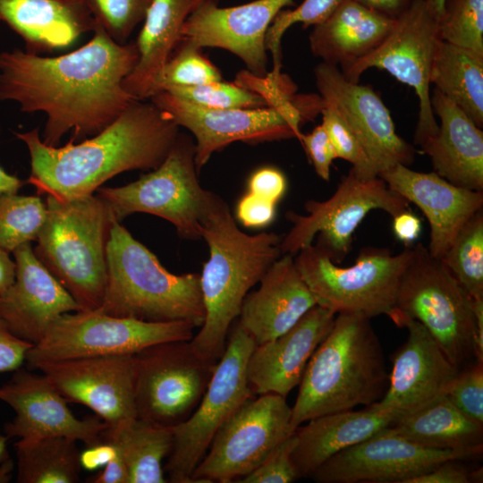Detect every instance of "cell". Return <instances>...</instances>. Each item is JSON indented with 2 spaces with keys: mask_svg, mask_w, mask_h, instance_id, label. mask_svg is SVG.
<instances>
[{
  "mask_svg": "<svg viewBox=\"0 0 483 483\" xmlns=\"http://www.w3.org/2000/svg\"><path fill=\"white\" fill-rule=\"evenodd\" d=\"M138 59L135 42L119 44L96 22L91 39L66 55L1 53L0 100L44 113L45 144L58 146L69 131L75 141L100 132L137 100L123 82Z\"/></svg>",
  "mask_w": 483,
  "mask_h": 483,
  "instance_id": "cell-1",
  "label": "cell"
},
{
  "mask_svg": "<svg viewBox=\"0 0 483 483\" xmlns=\"http://www.w3.org/2000/svg\"><path fill=\"white\" fill-rule=\"evenodd\" d=\"M179 126L151 101L135 100L90 139L45 144L38 129L14 132L30 157L28 183L38 195L69 200L92 195L107 180L131 170H154L166 157Z\"/></svg>",
  "mask_w": 483,
  "mask_h": 483,
  "instance_id": "cell-2",
  "label": "cell"
},
{
  "mask_svg": "<svg viewBox=\"0 0 483 483\" xmlns=\"http://www.w3.org/2000/svg\"><path fill=\"white\" fill-rule=\"evenodd\" d=\"M201 238L209 248L199 275L205 319L190 342L199 354L218 361L244 298L280 258L281 238L275 233L242 232L221 198L203 221Z\"/></svg>",
  "mask_w": 483,
  "mask_h": 483,
  "instance_id": "cell-3",
  "label": "cell"
},
{
  "mask_svg": "<svg viewBox=\"0 0 483 483\" xmlns=\"http://www.w3.org/2000/svg\"><path fill=\"white\" fill-rule=\"evenodd\" d=\"M388 376L370 318L337 313L299 384L292 407V428L322 415L378 402L386 391Z\"/></svg>",
  "mask_w": 483,
  "mask_h": 483,
  "instance_id": "cell-4",
  "label": "cell"
},
{
  "mask_svg": "<svg viewBox=\"0 0 483 483\" xmlns=\"http://www.w3.org/2000/svg\"><path fill=\"white\" fill-rule=\"evenodd\" d=\"M106 262L107 282L99 311L148 322L182 320L202 326L199 275L169 272L117 221L111 228Z\"/></svg>",
  "mask_w": 483,
  "mask_h": 483,
  "instance_id": "cell-5",
  "label": "cell"
},
{
  "mask_svg": "<svg viewBox=\"0 0 483 483\" xmlns=\"http://www.w3.org/2000/svg\"><path fill=\"white\" fill-rule=\"evenodd\" d=\"M47 216L33 251L81 310L98 309L107 282L106 246L115 220L97 194L46 198Z\"/></svg>",
  "mask_w": 483,
  "mask_h": 483,
  "instance_id": "cell-6",
  "label": "cell"
},
{
  "mask_svg": "<svg viewBox=\"0 0 483 483\" xmlns=\"http://www.w3.org/2000/svg\"><path fill=\"white\" fill-rule=\"evenodd\" d=\"M391 319L399 327L406 319L419 321L459 370L475 358L473 299L420 242L411 246Z\"/></svg>",
  "mask_w": 483,
  "mask_h": 483,
  "instance_id": "cell-7",
  "label": "cell"
},
{
  "mask_svg": "<svg viewBox=\"0 0 483 483\" xmlns=\"http://www.w3.org/2000/svg\"><path fill=\"white\" fill-rule=\"evenodd\" d=\"M149 99L179 127L193 134L198 171L213 153L235 141L299 140L302 123L313 120L323 107L319 95H292L267 106L223 110L194 106L167 91Z\"/></svg>",
  "mask_w": 483,
  "mask_h": 483,
  "instance_id": "cell-8",
  "label": "cell"
},
{
  "mask_svg": "<svg viewBox=\"0 0 483 483\" xmlns=\"http://www.w3.org/2000/svg\"><path fill=\"white\" fill-rule=\"evenodd\" d=\"M195 152V142L179 133L158 167L123 186L100 187L97 195L119 223L131 214L146 213L170 222L182 238H201L203 221L220 197L201 187Z\"/></svg>",
  "mask_w": 483,
  "mask_h": 483,
  "instance_id": "cell-9",
  "label": "cell"
},
{
  "mask_svg": "<svg viewBox=\"0 0 483 483\" xmlns=\"http://www.w3.org/2000/svg\"><path fill=\"white\" fill-rule=\"evenodd\" d=\"M411 246L392 255L387 248H362L353 265L342 267L320 248L301 249L295 265L317 305L334 312L362 314L369 318L395 311L399 282L411 258Z\"/></svg>",
  "mask_w": 483,
  "mask_h": 483,
  "instance_id": "cell-10",
  "label": "cell"
},
{
  "mask_svg": "<svg viewBox=\"0 0 483 483\" xmlns=\"http://www.w3.org/2000/svg\"><path fill=\"white\" fill-rule=\"evenodd\" d=\"M255 345L252 337L237 323L199 405L185 421L173 428V447L164 467L168 481L191 483V475L218 429L253 397L247 363Z\"/></svg>",
  "mask_w": 483,
  "mask_h": 483,
  "instance_id": "cell-11",
  "label": "cell"
},
{
  "mask_svg": "<svg viewBox=\"0 0 483 483\" xmlns=\"http://www.w3.org/2000/svg\"><path fill=\"white\" fill-rule=\"evenodd\" d=\"M196 326L188 321L148 322L80 310L60 316L27 352L30 369L40 361L135 354L163 342L191 341Z\"/></svg>",
  "mask_w": 483,
  "mask_h": 483,
  "instance_id": "cell-12",
  "label": "cell"
},
{
  "mask_svg": "<svg viewBox=\"0 0 483 483\" xmlns=\"http://www.w3.org/2000/svg\"><path fill=\"white\" fill-rule=\"evenodd\" d=\"M410 202L388 187L379 176L364 180L351 168L342 178L335 193L326 200H308L307 215L287 214L292 227L281 240L282 254H296L312 244L323 250L335 264L343 261L352 250L355 230L374 209L392 217L409 209Z\"/></svg>",
  "mask_w": 483,
  "mask_h": 483,
  "instance_id": "cell-13",
  "label": "cell"
},
{
  "mask_svg": "<svg viewBox=\"0 0 483 483\" xmlns=\"http://www.w3.org/2000/svg\"><path fill=\"white\" fill-rule=\"evenodd\" d=\"M137 418L173 428L199 405L217 361L199 354L190 341H169L135 353Z\"/></svg>",
  "mask_w": 483,
  "mask_h": 483,
  "instance_id": "cell-14",
  "label": "cell"
},
{
  "mask_svg": "<svg viewBox=\"0 0 483 483\" xmlns=\"http://www.w3.org/2000/svg\"><path fill=\"white\" fill-rule=\"evenodd\" d=\"M291 419L284 396L266 394L248 399L218 429L192 482L230 483L243 478L295 432Z\"/></svg>",
  "mask_w": 483,
  "mask_h": 483,
  "instance_id": "cell-15",
  "label": "cell"
},
{
  "mask_svg": "<svg viewBox=\"0 0 483 483\" xmlns=\"http://www.w3.org/2000/svg\"><path fill=\"white\" fill-rule=\"evenodd\" d=\"M440 40L437 17L425 0H411L409 7L396 18L384 41L343 72L348 80L359 82L368 69H382L413 88L419 101L414 134V143L419 146L438 128L431 106L429 86L431 67Z\"/></svg>",
  "mask_w": 483,
  "mask_h": 483,
  "instance_id": "cell-16",
  "label": "cell"
},
{
  "mask_svg": "<svg viewBox=\"0 0 483 483\" xmlns=\"http://www.w3.org/2000/svg\"><path fill=\"white\" fill-rule=\"evenodd\" d=\"M389 427L335 453L309 478L318 483H407L442 462L473 459L482 454L427 448L395 434Z\"/></svg>",
  "mask_w": 483,
  "mask_h": 483,
  "instance_id": "cell-17",
  "label": "cell"
},
{
  "mask_svg": "<svg viewBox=\"0 0 483 483\" xmlns=\"http://www.w3.org/2000/svg\"><path fill=\"white\" fill-rule=\"evenodd\" d=\"M135 354L90 356L38 362L44 374L68 401L91 409L114 431L137 418Z\"/></svg>",
  "mask_w": 483,
  "mask_h": 483,
  "instance_id": "cell-18",
  "label": "cell"
},
{
  "mask_svg": "<svg viewBox=\"0 0 483 483\" xmlns=\"http://www.w3.org/2000/svg\"><path fill=\"white\" fill-rule=\"evenodd\" d=\"M314 75L323 105L334 108L353 131L377 175L395 165L413 163L415 148L397 134L388 108L370 86L348 80L337 66L324 62Z\"/></svg>",
  "mask_w": 483,
  "mask_h": 483,
  "instance_id": "cell-19",
  "label": "cell"
},
{
  "mask_svg": "<svg viewBox=\"0 0 483 483\" xmlns=\"http://www.w3.org/2000/svg\"><path fill=\"white\" fill-rule=\"evenodd\" d=\"M293 4V0H255L219 7L217 0H205L182 26L179 44L228 50L245 64L249 72L264 77L267 31L278 13Z\"/></svg>",
  "mask_w": 483,
  "mask_h": 483,
  "instance_id": "cell-20",
  "label": "cell"
},
{
  "mask_svg": "<svg viewBox=\"0 0 483 483\" xmlns=\"http://www.w3.org/2000/svg\"><path fill=\"white\" fill-rule=\"evenodd\" d=\"M0 401L15 412L13 420L4 428L7 439L65 436L92 446L104 441L108 428L98 418H76L67 405L68 401L44 374L21 368L0 386Z\"/></svg>",
  "mask_w": 483,
  "mask_h": 483,
  "instance_id": "cell-21",
  "label": "cell"
},
{
  "mask_svg": "<svg viewBox=\"0 0 483 483\" xmlns=\"http://www.w3.org/2000/svg\"><path fill=\"white\" fill-rule=\"evenodd\" d=\"M407 339L397 350L388 386L377 404L398 419L446 395L459 369L419 321L406 319Z\"/></svg>",
  "mask_w": 483,
  "mask_h": 483,
  "instance_id": "cell-22",
  "label": "cell"
},
{
  "mask_svg": "<svg viewBox=\"0 0 483 483\" xmlns=\"http://www.w3.org/2000/svg\"><path fill=\"white\" fill-rule=\"evenodd\" d=\"M13 254L15 280L0 294V318L14 335L34 345L60 316L81 309L38 260L30 242L19 246Z\"/></svg>",
  "mask_w": 483,
  "mask_h": 483,
  "instance_id": "cell-23",
  "label": "cell"
},
{
  "mask_svg": "<svg viewBox=\"0 0 483 483\" xmlns=\"http://www.w3.org/2000/svg\"><path fill=\"white\" fill-rule=\"evenodd\" d=\"M378 176L423 212L430 227L427 249L438 259L464 224L483 206V191L452 184L435 172L420 173L398 164Z\"/></svg>",
  "mask_w": 483,
  "mask_h": 483,
  "instance_id": "cell-24",
  "label": "cell"
},
{
  "mask_svg": "<svg viewBox=\"0 0 483 483\" xmlns=\"http://www.w3.org/2000/svg\"><path fill=\"white\" fill-rule=\"evenodd\" d=\"M336 313L316 305L278 337L256 344L247 363L253 394L286 395L299 386L307 364L330 332Z\"/></svg>",
  "mask_w": 483,
  "mask_h": 483,
  "instance_id": "cell-25",
  "label": "cell"
},
{
  "mask_svg": "<svg viewBox=\"0 0 483 483\" xmlns=\"http://www.w3.org/2000/svg\"><path fill=\"white\" fill-rule=\"evenodd\" d=\"M259 283L244 298L238 322L256 344L283 335L317 305L291 254L278 258Z\"/></svg>",
  "mask_w": 483,
  "mask_h": 483,
  "instance_id": "cell-26",
  "label": "cell"
},
{
  "mask_svg": "<svg viewBox=\"0 0 483 483\" xmlns=\"http://www.w3.org/2000/svg\"><path fill=\"white\" fill-rule=\"evenodd\" d=\"M431 106L440 124L419 147L434 172L456 186L483 191V131L452 100L434 89Z\"/></svg>",
  "mask_w": 483,
  "mask_h": 483,
  "instance_id": "cell-27",
  "label": "cell"
},
{
  "mask_svg": "<svg viewBox=\"0 0 483 483\" xmlns=\"http://www.w3.org/2000/svg\"><path fill=\"white\" fill-rule=\"evenodd\" d=\"M0 21L35 55L65 48L96 25L86 0H0Z\"/></svg>",
  "mask_w": 483,
  "mask_h": 483,
  "instance_id": "cell-28",
  "label": "cell"
},
{
  "mask_svg": "<svg viewBox=\"0 0 483 483\" xmlns=\"http://www.w3.org/2000/svg\"><path fill=\"white\" fill-rule=\"evenodd\" d=\"M398 418L374 402L365 408L322 415L295 430L292 459L299 478L310 475L335 453L393 425Z\"/></svg>",
  "mask_w": 483,
  "mask_h": 483,
  "instance_id": "cell-29",
  "label": "cell"
},
{
  "mask_svg": "<svg viewBox=\"0 0 483 483\" xmlns=\"http://www.w3.org/2000/svg\"><path fill=\"white\" fill-rule=\"evenodd\" d=\"M395 20L356 0H341L324 21L313 26L310 50L322 62L340 65L345 72L384 41Z\"/></svg>",
  "mask_w": 483,
  "mask_h": 483,
  "instance_id": "cell-30",
  "label": "cell"
},
{
  "mask_svg": "<svg viewBox=\"0 0 483 483\" xmlns=\"http://www.w3.org/2000/svg\"><path fill=\"white\" fill-rule=\"evenodd\" d=\"M204 1L152 0L135 41L139 59L123 82L133 98L153 96L157 77L179 44L182 26Z\"/></svg>",
  "mask_w": 483,
  "mask_h": 483,
  "instance_id": "cell-31",
  "label": "cell"
},
{
  "mask_svg": "<svg viewBox=\"0 0 483 483\" xmlns=\"http://www.w3.org/2000/svg\"><path fill=\"white\" fill-rule=\"evenodd\" d=\"M389 428L427 448L483 451V425L464 415L446 396L400 418Z\"/></svg>",
  "mask_w": 483,
  "mask_h": 483,
  "instance_id": "cell-32",
  "label": "cell"
},
{
  "mask_svg": "<svg viewBox=\"0 0 483 483\" xmlns=\"http://www.w3.org/2000/svg\"><path fill=\"white\" fill-rule=\"evenodd\" d=\"M104 440L120 453L128 473V483H165L163 461L171 453L173 428L135 418L114 431H106Z\"/></svg>",
  "mask_w": 483,
  "mask_h": 483,
  "instance_id": "cell-33",
  "label": "cell"
},
{
  "mask_svg": "<svg viewBox=\"0 0 483 483\" xmlns=\"http://www.w3.org/2000/svg\"><path fill=\"white\" fill-rule=\"evenodd\" d=\"M430 83L483 126V56L440 40L430 72Z\"/></svg>",
  "mask_w": 483,
  "mask_h": 483,
  "instance_id": "cell-34",
  "label": "cell"
},
{
  "mask_svg": "<svg viewBox=\"0 0 483 483\" xmlns=\"http://www.w3.org/2000/svg\"><path fill=\"white\" fill-rule=\"evenodd\" d=\"M17 482L76 483L81 465L77 441L65 436L19 439L15 444Z\"/></svg>",
  "mask_w": 483,
  "mask_h": 483,
  "instance_id": "cell-35",
  "label": "cell"
},
{
  "mask_svg": "<svg viewBox=\"0 0 483 483\" xmlns=\"http://www.w3.org/2000/svg\"><path fill=\"white\" fill-rule=\"evenodd\" d=\"M441 261L472 299H483V211L461 228Z\"/></svg>",
  "mask_w": 483,
  "mask_h": 483,
  "instance_id": "cell-36",
  "label": "cell"
},
{
  "mask_svg": "<svg viewBox=\"0 0 483 483\" xmlns=\"http://www.w3.org/2000/svg\"><path fill=\"white\" fill-rule=\"evenodd\" d=\"M46 216V203L38 196L0 195V249L10 253L36 241Z\"/></svg>",
  "mask_w": 483,
  "mask_h": 483,
  "instance_id": "cell-37",
  "label": "cell"
},
{
  "mask_svg": "<svg viewBox=\"0 0 483 483\" xmlns=\"http://www.w3.org/2000/svg\"><path fill=\"white\" fill-rule=\"evenodd\" d=\"M440 39L483 56V0H445Z\"/></svg>",
  "mask_w": 483,
  "mask_h": 483,
  "instance_id": "cell-38",
  "label": "cell"
},
{
  "mask_svg": "<svg viewBox=\"0 0 483 483\" xmlns=\"http://www.w3.org/2000/svg\"><path fill=\"white\" fill-rule=\"evenodd\" d=\"M219 70L197 48L179 44L165 64L154 94L175 87H191L222 80Z\"/></svg>",
  "mask_w": 483,
  "mask_h": 483,
  "instance_id": "cell-39",
  "label": "cell"
},
{
  "mask_svg": "<svg viewBox=\"0 0 483 483\" xmlns=\"http://www.w3.org/2000/svg\"><path fill=\"white\" fill-rule=\"evenodd\" d=\"M194 106L223 110L232 108H256L268 104L259 94L234 82L222 80L191 87H175L166 90Z\"/></svg>",
  "mask_w": 483,
  "mask_h": 483,
  "instance_id": "cell-40",
  "label": "cell"
},
{
  "mask_svg": "<svg viewBox=\"0 0 483 483\" xmlns=\"http://www.w3.org/2000/svg\"><path fill=\"white\" fill-rule=\"evenodd\" d=\"M96 21L119 44L144 21L152 0H86Z\"/></svg>",
  "mask_w": 483,
  "mask_h": 483,
  "instance_id": "cell-41",
  "label": "cell"
},
{
  "mask_svg": "<svg viewBox=\"0 0 483 483\" xmlns=\"http://www.w3.org/2000/svg\"><path fill=\"white\" fill-rule=\"evenodd\" d=\"M341 0H303L293 10H282L269 26L265 45L273 56L274 72H280L281 40L284 32L293 24L301 22L303 28L324 21Z\"/></svg>",
  "mask_w": 483,
  "mask_h": 483,
  "instance_id": "cell-42",
  "label": "cell"
},
{
  "mask_svg": "<svg viewBox=\"0 0 483 483\" xmlns=\"http://www.w3.org/2000/svg\"><path fill=\"white\" fill-rule=\"evenodd\" d=\"M320 113L321 124L328 134L337 158L351 163L352 171L360 179L378 176L360 140L341 115L326 105H323Z\"/></svg>",
  "mask_w": 483,
  "mask_h": 483,
  "instance_id": "cell-43",
  "label": "cell"
},
{
  "mask_svg": "<svg viewBox=\"0 0 483 483\" xmlns=\"http://www.w3.org/2000/svg\"><path fill=\"white\" fill-rule=\"evenodd\" d=\"M445 396L464 415L483 425V363L474 360L461 369Z\"/></svg>",
  "mask_w": 483,
  "mask_h": 483,
  "instance_id": "cell-44",
  "label": "cell"
},
{
  "mask_svg": "<svg viewBox=\"0 0 483 483\" xmlns=\"http://www.w3.org/2000/svg\"><path fill=\"white\" fill-rule=\"evenodd\" d=\"M296 445L295 432L278 445L251 472L240 479V483H290L299 479L292 459Z\"/></svg>",
  "mask_w": 483,
  "mask_h": 483,
  "instance_id": "cell-45",
  "label": "cell"
},
{
  "mask_svg": "<svg viewBox=\"0 0 483 483\" xmlns=\"http://www.w3.org/2000/svg\"><path fill=\"white\" fill-rule=\"evenodd\" d=\"M299 140L302 143L317 174L321 179L329 181L330 168L337 156L323 125L316 126L307 134L301 133Z\"/></svg>",
  "mask_w": 483,
  "mask_h": 483,
  "instance_id": "cell-46",
  "label": "cell"
},
{
  "mask_svg": "<svg viewBox=\"0 0 483 483\" xmlns=\"http://www.w3.org/2000/svg\"><path fill=\"white\" fill-rule=\"evenodd\" d=\"M275 203L248 192L236 208V216L246 227L259 228L268 225L275 216Z\"/></svg>",
  "mask_w": 483,
  "mask_h": 483,
  "instance_id": "cell-47",
  "label": "cell"
},
{
  "mask_svg": "<svg viewBox=\"0 0 483 483\" xmlns=\"http://www.w3.org/2000/svg\"><path fill=\"white\" fill-rule=\"evenodd\" d=\"M287 182L284 174L274 167L255 171L248 181V192L276 204L284 195Z\"/></svg>",
  "mask_w": 483,
  "mask_h": 483,
  "instance_id": "cell-48",
  "label": "cell"
},
{
  "mask_svg": "<svg viewBox=\"0 0 483 483\" xmlns=\"http://www.w3.org/2000/svg\"><path fill=\"white\" fill-rule=\"evenodd\" d=\"M32 346V343L14 335L0 318V372L21 368Z\"/></svg>",
  "mask_w": 483,
  "mask_h": 483,
  "instance_id": "cell-49",
  "label": "cell"
},
{
  "mask_svg": "<svg viewBox=\"0 0 483 483\" xmlns=\"http://www.w3.org/2000/svg\"><path fill=\"white\" fill-rule=\"evenodd\" d=\"M459 460L440 462L429 471L411 479L407 483H469V470Z\"/></svg>",
  "mask_w": 483,
  "mask_h": 483,
  "instance_id": "cell-50",
  "label": "cell"
},
{
  "mask_svg": "<svg viewBox=\"0 0 483 483\" xmlns=\"http://www.w3.org/2000/svg\"><path fill=\"white\" fill-rule=\"evenodd\" d=\"M421 219L406 209L393 216V232L405 247H411L421 233Z\"/></svg>",
  "mask_w": 483,
  "mask_h": 483,
  "instance_id": "cell-51",
  "label": "cell"
},
{
  "mask_svg": "<svg viewBox=\"0 0 483 483\" xmlns=\"http://www.w3.org/2000/svg\"><path fill=\"white\" fill-rule=\"evenodd\" d=\"M114 455L105 465L104 470L101 472L89 478L87 480L88 482H90V483H128V473H127L125 464L120 453L114 448Z\"/></svg>",
  "mask_w": 483,
  "mask_h": 483,
  "instance_id": "cell-52",
  "label": "cell"
},
{
  "mask_svg": "<svg viewBox=\"0 0 483 483\" xmlns=\"http://www.w3.org/2000/svg\"><path fill=\"white\" fill-rule=\"evenodd\" d=\"M114 453V446L105 440L98 445L87 446V450L80 454L81 468L95 470L97 467L105 466Z\"/></svg>",
  "mask_w": 483,
  "mask_h": 483,
  "instance_id": "cell-53",
  "label": "cell"
},
{
  "mask_svg": "<svg viewBox=\"0 0 483 483\" xmlns=\"http://www.w3.org/2000/svg\"><path fill=\"white\" fill-rule=\"evenodd\" d=\"M365 7L386 15L387 17L396 19L402 14L410 5L411 0H356Z\"/></svg>",
  "mask_w": 483,
  "mask_h": 483,
  "instance_id": "cell-54",
  "label": "cell"
},
{
  "mask_svg": "<svg viewBox=\"0 0 483 483\" xmlns=\"http://www.w3.org/2000/svg\"><path fill=\"white\" fill-rule=\"evenodd\" d=\"M15 274V261L11 259L9 252L0 249V294L13 284Z\"/></svg>",
  "mask_w": 483,
  "mask_h": 483,
  "instance_id": "cell-55",
  "label": "cell"
},
{
  "mask_svg": "<svg viewBox=\"0 0 483 483\" xmlns=\"http://www.w3.org/2000/svg\"><path fill=\"white\" fill-rule=\"evenodd\" d=\"M24 182L15 175L10 174L0 166V195L17 193Z\"/></svg>",
  "mask_w": 483,
  "mask_h": 483,
  "instance_id": "cell-56",
  "label": "cell"
},
{
  "mask_svg": "<svg viewBox=\"0 0 483 483\" xmlns=\"http://www.w3.org/2000/svg\"><path fill=\"white\" fill-rule=\"evenodd\" d=\"M428 7L429 10L437 17L439 18L442 10L443 5L445 3V0H425Z\"/></svg>",
  "mask_w": 483,
  "mask_h": 483,
  "instance_id": "cell-57",
  "label": "cell"
},
{
  "mask_svg": "<svg viewBox=\"0 0 483 483\" xmlns=\"http://www.w3.org/2000/svg\"><path fill=\"white\" fill-rule=\"evenodd\" d=\"M483 470L482 468L469 471V483H481L483 480Z\"/></svg>",
  "mask_w": 483,
  "mask_h": 483,
  "instance_id": "cell-58",
  "label": "cell"
},
{
  "mask_svg": "<svg viewBox=\"0 0 483 483\" xmlns=\"http://www.w3.org/2000/svg\"><path fill=\"white\" fill-rule=\"evenodd\" d=\"M6 436L0 435V460H2L6 453Z\"/></svg>",
  "mask_w": 483,
  "mask_h": 483,
  "instance_id": "cell-59",
  "label": "cell"
}]
</instances>
